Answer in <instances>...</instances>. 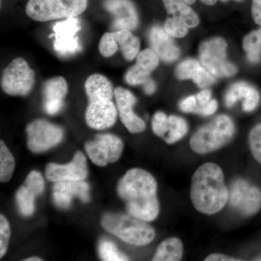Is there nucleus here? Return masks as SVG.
I'll return each instance as SVG.
<instances>
[{"instance_id": "9b49d317", "label": "nucleus", "mask_w": 261, "mask_h": 261, "mask_svg": "<svg viewBox=\"0 0 261 261\" xmlns=\"http://www.w3.org/2000/svg\"><path fill=\"white\" fill-rule=\"evenodd\" d=\"M85 149L89 159L98 166H106L121 158L123 143L119 137L111 134L97 135L93 141L87 142Z\"/></svg>"}, {"instance_id": "1a4fd4ad", "label": "nucleus", "mask_w": 261, "mask_h": 261, "mask_svg": "<svg viewBox=\"0 0 261 261\" xmlns=\"http://www.w3.org/2000/svg\"><path fill=\"white\" fill-rule=\"evenodd\" d=\"M140 49V39L128 30L106 33L99 43V53L104 58L114 56L120 49L123 58L130 61L138 56Z\"/></svg>"}, {"instance_id": "dca6fc26", "label": "nucleus", "mask_w": 261, "mask_h": 261, "mask_svg": "<svg viewBox=\"0 0 261 261\" xmlns=\"http://www.w3.org/2000/svg\"><path fill=\"white\" fill-rule=\"evenodd\" d=\"M116 107L120 119L130 133H140L145 129V122L133 111L137 99L134 94L122 87L114 89Z\"/></svg>"}, {"instance_id": "b1692460", "label": "nucleus", "mask_w": 261, "mask_h": 261, "mask_svg": "<svg viewBox=\"0 0 261 261\" xmlns=\"http://www.w3.org/2000/svg\"><path fill=\"white\" fill-rule=\"evenodd\" d=\"M184 247L181 240L177 238H168L158 247L154 261H178L183 256Z\"/></svg>"}, {"instance_id": "f8f14e48", "label": "nucleus", "mask_w": 261, "mask_h": 261, "mask_svg": "<svg viewBox=\"0 0 261 261\" xmlns=\"http://www.w3.org/2000/svg\"><path fill=\"white\" fill-rule=\"evenodd\" d=\"M80 28V20L75 18H67L55 25L54 49L58 54L65 57L72 56L82 49L77 36Z\"/></svg>"}, {"instance_id": "a878e982", "label": "nucleus", "mask_w": 261, "mask_h": 261, "mask_svg": "<svg viewBox=\"0 0 261 261\" xmlns=\"http://www.w3.org/2000/svg\"><path fill=\"white\" fill-rule=\"evenodd\" d=\"M15 169V159L3 141L0 142V181L10 180Z\"/></svg>"}, {"instance_id": "423d86ee", "label": "nucleus", "mask_w": 261, "mask_h": 261, "mask_svg": "<svg viewBox=\"0 0 261 261\" xmlns=\"http://www.w3.org/2000/svg\"><path fill=\"white\" fill-rule=\"evenodd\" d=\"M36 74L23 58L13 60L5 70L1 77V88L10 96H27L35 84Z\"/></svg>"}, {"instance_id": "e433bc0d", "label": "nucleus", "mask_w": 261, "mask_h": 261, "mask_svg": "<svg viewBox=\"0 0 261 261\" xmlns=\"http://www.w3.org/2000/svg\"><path fill=\"white\" fill-rule=\"evenodd\" d=\"M218 108V103L215 99H211L207 104L202 106L200 109V114L203 116H211L216 112Z\"/></svg>"}, {"instance_id": "473e14b6", "label": "nucleus", "mask_w": 261, "mask_h": 261, "mask_svg": "<svg viewBox=\"0 0 261 261\" xmlns=\"http://www.w3.org/2000/svg\"><path fill=\"white\" fill-rule=\"evenodd\" d=\"M10 238V227L8 220L3 215L0 216V257L4 256L8 250Z\"/></svg>"}, {"instance_id": "7ed1b4c3", "label": "nucleus", "mask_w": 261, "mask_h": 261, "mask_svg": "<svg viewBox=\"0 0 261 261\" xmlns=\"http://www.w3.org/2000/svg\"><path fill=\"white\" fill-rule=\"evenodd\" d=\"M101 224L108 232L135 246L147 245L155 238V231L148 222L130 214H106Z\"/></svg>"}, {"instance_id": "72a5a7b5", "label": "nucleus", "mask_w": 261, "mask_h": 261, "mask_svg": "<svg viewBox=\"0 0 261 261\" xmlns=\"http://www.w3.org/2000/svg\"><path fill=\"white\" fill-rule=\"evenodd\" d=\"M259 102H260L259 92L253 87H250L245 98H244L243 111L245 112H252L257 107Z\"/></svg>"}, {"instance_id": "393cba45", "label": "nucleus", "mask_w": 261, "mask_h": 261, "mask_svg": "<svg viewBox=\"0 0 261 261\" xmlns=\"http://www.w3.org/2000/svg\"><path fill=\"white\" fill-rule=\"evenodd\" d=\"M243 47L247 59L251 63H258L261 57V27L247 35L243 40Z\"/></svg>"}, {"instance_id": "37998d69", "label": "nucleus", "mask_w": 261, "mask_h": 261, "mask_svg": "<svg viewBox=\"0 0 261 261\" xmlns=\"http://www.w3.org/2000/svg\"><path fill=\"white\" fill-rule=\"evenodd\" d=\"M25 261H41L42 260V259H41L40 257H29V258L25 259L24 260Z\"/></svg>"}, {"instance_id": "aec40b11", "label": "nucleus", "mask_w": 261, "mask_h": 261, "mask_svg": "<svg viewBox=\"0 0 261 261\" xmlns=\"http://www.w3.org/2000/svg\"><path fill=\"white\" fill-rule=\"evenodd\" d=\"M89 185L84 181H63L56 182L53 187V200L58 207L68 208L73 197H77L84 202H88Z\"/></svg>"}, {"instance_id": "2f4dec72", "label": "nucleus", "mask_w": 261, "mask_h": 261, "mask_svg": "<svg viewBox=\"0 0 261 261\" xmlns=\"http://www.w3.org/2000/svg\"><path fill=\"white\" fill-rule=\"evenodd\" d=\"M188 28L183 21L173 17L168 18L165 23V30L172 37H185L188 32Z\"/></svg>"}, {"instance_id": "4468645a", "label": "nucleus", "mask_w": 261, "mask_h": 261, "mask_svg": "<svg viewBox=\"0 0 261 261\" xmlns=\"http://www.w3.org/2000/svg\"><path fill=\"white\" fill-rule=\"evenodd\" d=\"M103 8L112 15L113 32L134 30L139 23L138 14L130 0H103Z\"/></svg>"}, {"instance_id": "5701e85b", "label": "nucleus", "mask_w": 261, "mask_h": 261, "mask_svg": "<svg viewBox=\"0 0 261 261\" xmlns=\"http://www.w3.org/2000/svg\"><path fill=\"white\" fill-rule=\"evenodd\" d=\"M163 3L168 15L181 20L189 28L198 25V16L184 0H163Z\"/></svg>"}, {"instance_id": "c9c22d12", "label": "nucleus", "mask_w": 261, "mask_h": 261, "mask_svg": "<svg viewBox=\"0 0 261 261\" xmlns=\"http://www.w3.org/2000/svg\"><path fill=\"white\" fill-rule=\"evenodd\" d=\"M179 108L185 113H199L200 112V105L195 96H190L183 99L180 102Z\"/></svg>"}, {"instance_id": "c85d7f7f", "label": "nucleus", "mask_w": 261, "mask_h": 261, "mask_svg": "<svg viewBox=\"0 0 261 261\" xmlns=\"http://www.w3.org/2000/svg\"><path fill=\"white\" fill-rule=\"evenodd\" d=\"M248 142L252 156L261 166V123H258L250 130Z\"/></svg>"}, {"instance_id": "ddd939ff", "label": "nucleus", "mask_w": 261, "mask_h": 261, "mask_svg": "<svg viewBox=\"0 0 261 261\" xmlns=\"http://www.w3.org/2000/svg\"><path fill=\"white\" fill-rule=\"evenodd\" d=\"M45 173L47 179L53 182L84 181L88 175L87 160L84 154L78 151L69 163H49L46 166Z\"/></svg>"}, {"instance_id": "c756f323", "label": "nucleus", "mask_w": 261, "mask_h": 261, "mask_svg": "<svg viewBox=\"0 0 261 261\" xmlns=\"http://www.w3.org/2000/svg\"><path fill=\"white\" fill-rule=\"evenodd\" d=\"M250 87L251 86L243 83V82L233 84L231 89L228 90L226 97H225L226 106L228 108L232 107L238 100L242 98H245Z\"/></svg>"}, {"instance_id": "f03ea898", "label": "nucleus", "mask_w": 261, "mask_h": 261, "mask_svg": "<svg viewBox=\"0 0 261 261\" xmlns=\"http://www.w3.org/2000/svg\"><path fill=\"white\" fill-rule=\"evenodd\" d=\"M190 198L201 214L211 216L224 208L228 203V190L219 166L207 163L197 168L192 178Z\"/></svg>"}, {"instance_id": "4c0bfd02", "label": "nucleus", "mask_w": 261, "mask_h": 261, "mask_svg": "<svg viewBox=\"0 0 261 261\" xmlns=\"http://www.w3.org/2000/svg\"><path fill=\"white\" fill-rule=\"evenodd\" d=\"M252 15L254 21L261 25V0H252Z\"/></svg>"}, {"instance_id": "ea45409f", "label": "nucleus", "mask_w": 261, "mask_h": 261, "mask_svg": "<svg viewBox=\"0 0 261 261\" xmlns=\"http://www.w3.org/2000/svg\"><path fill=\"white\" fill-rule=\"evenodd\" d=\"M211 92L210 90L205 89V90L201 91L200 93L197 94V99L199 105H200V109L201 107L207 104L211 100ZM200 113V112H199Z\"/></svg>"}, {"instance_id": "6e6552de", "label": "nucleus", "mask_w": 261, "mask_h": 261, "mask_svg": "<svg viewBox=\"0 0 261 261\" xmlns=\"http://www.w3.org/2000/svg\"><path fill=\"white\" fill-rule=\"evenodd\" d=\"M227 44L221 38H215L201 44V63L214 77L231 76L237 73V68L226 61Z\"/></svg>"}, {"instance_id": "cd10ccee", "label": "nucleus", "mask_w": 261, "mask_h": 261, "mask_svg": "<svg viewBox=\"0 0 261 261\" xmlns=\"http://www.w3.org/2000/svg\"><path fill=\"white\" fill-rule=\"evenodd\" d=\"M99 253L105 261L128 260V257L117 248L116 245L109 240H102L99 245Z\"/></svg>"}, {"instance_id": "f257e3e1", "label": "nucleus", "mask_w": 261, "mask_h": 261, "mask_svg": "<svg viewBox=\"0 0 261 261\" xmlns=\"http://www.w3.org/2000/svg\"><path fill=\"white\" fill-rule=\"evenodd\" d=\"M157 189V181L150 173L141 168H132L120 180L118 193L126 203L128 214L151 222L159 214Z\"/></svg>"}, {"instance_id": "a211bd4d", "label": "nucleus", "mask_w": 261, "mask_h": 261, "mask_svg": "<svg viewBox=\"0 0 261 261\" xmlns=\"http://www.w3.org/2000/svg\"><path fill=\"white\" fill-rule=\"evenodd\" d=\"M118 109L113 100L89 102L85 113L87 125L97 130L110 128L116 123Z\"/></svg>"}, {"instance_id": "412c9836", "label": "nucleus", "mask_w": 261, "mask_h": 261, "mask_svg": "<svg viewBox=\"0 0 261 261\" xmlns=\"http://www.w3.org/2000/svg\"><path fill=\"white\" fill-rule=\"evenodd\" d=\"M149 39L152 50L163 61L171 63L179 58V49L165 29L154 27L149 32Z\"/></svg>"}, {"instance_id": "a19ab883", "label": "nucleus", "mask_w": 261, "mask_h": 261, "mask_svg": "<svg viewBox=\"0 0 261 261\" xmlns=\"http://www.w3.org/2000/svg\"><path fill=\"white\" fill-rule=\"evenodd\" d=\"M144 89H145L146 94H152L156 90L155 84H154L153 81L149 79V80L144 84Z\"/></svg>"}, {"instance_id": "a18cd8bd", "label": "nucleus", "mask_w": 261, "mask_h": 261, "mask_svg": "<svg viewBox=\"0 0 261 261\" xmlns=\"http://www.w3.org/2000/svg\"><path fill=\"white\" fill-rule=\"evenodd\" d=\"M235 1L240 2V1H242V0H235Z\"/></svg>"}, {"instance_id": "58836bf2", "label": "nucleus", "mask_w": 261, "mask_h": 261, "mask_svg": "<svg viewBox=\"0 0 261 261\" xmlns=\"http://www.w3.org/2000/svg\"><path fill=\"white\" fill-rule=\"evenodd\" d=\"M205 261H239L241 259H238L236 257H229L228 255L221 253H213L209 255L205 259Z\"/></svg>"}, {"instance_id": "39448f33", "label": "nucleus", "mask_w": 261, "mask_h": 261, "mask_svg": "<svg viewBox=\"0 0 261 261\" xmlns=\"http://www.w3.org/2000/svg\"><path fill=\"white\" fill-rule=\"evenodd\" d=\"M88 0H29L25 13L35 21L75 18L84 13Z\"/></svg>"}, {"instance_id": "f704fd0d", "label": "nucleus", "mask_w": 261, "mask_h": 261, "mask_svg": "<svg viewBox=\"0 0 261 261\" xmlns=\"http://www.w3.org/2000/svg\"><path fill=\"white\" fill-rule=\"evenodd\" d=\"M192 80L200 87H207V86L211 85V84H212L215 82L214 75L211 74L210 72L206 71L201 66L197 70V71L196 72Z\"/></svg>"}, {"instance_id": "79ce46f5", "label": "nucleus", "mask_w": 261, "mask_h": 261, "mask_svg": "<svg viewBox=\"0 0 261 261\" xmlns=\"http://www.w3.org/2000/svg\"><path fill=\"white\" fill-rule=\"evenodd\" d=\"M184 1L188 5H192L195 3L196 0H184ZM200 1L202 2V3H203L205 5H214L216 4L217 0H200Z\"/></svg>"}, {"instance_id": "4be33fe9", "label": "nucleus", "mask_w": 261, "mask_h": 261, "mask_svg": "<svg viewBox=\"0 0 261 261\" xmlns=\"http://www.w3.org/2000/svg\"><path fill=\"white\" fill-rule=\"evenodd\" d=\"M89 102L113 100L114 90L112 84L105 75L95 73L91 75L84 84Z\"/></svg>"}, {"instance_id": "7c9ffc66", "label": "nucleus", "mask_w": 261, "mask_h": 261, "mask_svg": "<svg viewBox=\"0 0 261 261\" xmlns=\"http://www.w3.org/2000/svg\"><path fill=\"white\" fill-rule=\"evenodd\" d=\"M198 62L194 59H187L178 65L176 75L178 80H185L193 79L196 72L200 68Z\"/></svg>"}, {"instance_id": "20e7f679", "label": "nucleus", "mask_w": 261, "mask_h": 261, "mask_svg": "<svg viewBox=\"0 0 261 261\" xmlns=\"http://www.w3.org/2000/svg\"><path fill=\"white\" fill-rule=\"evenodd\" d=\"M234 134V123L231 118L220 115L192 135L190 147L197 154L211 153L227 145Z\"/></svg>"}, {"instance_id": "f3484780", "label": "nucleus", "mask_w": 261, "mask_h": 261, "mask_svg": "<svg viewBox=\"0 0 261 261\" xmlns=\"http://www.w3.org/2000/svg\"><path fill=\"white\" fill-rule=\"evenodd\" d=\"M44 190V181L39 171H32L29 173L23 186L17 192V205L20 214L30 216L35 210V199Z\"/></svg>"}, {"instance_id": "2eb2a0df", "label": "nucleus", "mask_w": 261, "mask_h": 261, "mask_svg": "<svg viewBox=\"0 0 261 261\" xmlns=\"http://www.w3.org/2000/svg\"><path fill=\"white\" fill-rule=\"evenodd\" d=\"M154 134L161 137L168 144H174L183 138L188 132V125L185 119L176 116H168L157 112L152 121Z\"/></svg>"}, {"instance_id": "c03bdc74", "label": "nucleus", "mask_w": 261, "mask_h": 261, "mask_svg": "<svg viewBox=\"0 0 261 261\" xmlns=\"http://www.w3.org/2000/svg\"><path fill=\"white\" fill-rule=\"evenodd\" d=\"M221 1H222V2H227L228 0H221Z\"/></svg>"}, {"instance_id": "bb28decb", "label": "nucleus", "mask_w": 261, "mask_h": 261, "mask_svg": "<svg viewBox=\"0 0 261 261\" xmlns=\"http://www.w3.org/2000/svg\"><path fill=\"white\" fill-rule=\"evenodd\" d=\"M152 70L145 65L136 63L135 65L128 69L125 75L126 83L132 86L144 84L149 79Z\"/></svg>"}, {"instance_id": "9d476101", "label": "nucleus", "mask_w": 261, "mask_h": 261, "mask_svg": "<svg viewBox=\"0 0 261 261\" xmlns=\"http://www.w3.org/2000/svg\"><path fill=\"white\" fill-rule=\"evenodd\" d=\"M25 132L29 148L35 153L53 148L61 142L64 136L61 127L42 119L35 120L29 123Z\"/></svg>"}, {"instance_id": "6ab92c4d", "label": "nucleus", "mask_w": 261, "mask_h": 261, "mask_svg": "<svg viewBox=\"0 0 261 261\" xmlns=\"http://www.w3.org/2000/svg\"><path fill=\"white\" fill-rule=\"evenodd\" d=\"M68 85L63 76H56L46 81L43 85V108L48 115L58 114L64 106Z\"/></svg>"}, {"instance_id": "0eeeda50", "label": "nucleus", "mask_w": 261, "mask_h": 261, "mask_svg": "<svg viewBox=\"0 0 261 261\" xmlns=\"http://www.w3.org/2000/svg\"><path fill=\"white\" fill-rule=\"evenodd\" d=\"M228 203L244 216H252L261 209V190L244 178H237L228 190Z\"/></svg>"}]
</instances>
